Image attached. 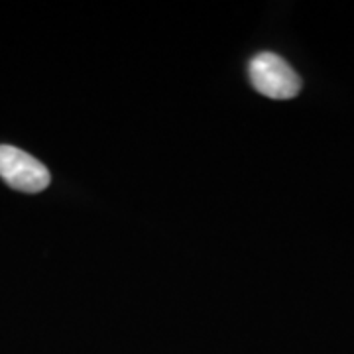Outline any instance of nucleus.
Returning a JSON list of instances; mask_svg holds the SVG:
<instances>
[{
  "label": "nucleus",
  "mask_w": 354,
  "mask_h": 354,
  "mask_svg": "<svg viewBox=\"0 0 354 354\" xmlns=\"http://www.w3.org/2000/svg\"><path fill=\"white\" fill-rule=\"evenodd\" d=\"M252 87L268 99L288 101L299 95L301 79L283 57L272 51H262L250 62Z\"/></svg>",
  "instance_id": "1"
},
{
  "label": "nucleus",
  "mask_w": 354,
  "mask_h": 354,
  "mask_svg": "<svg viewBox=\"0 0 354 354\" xmlns=\"http://www.w3.org/2000/svg\"><path fill=\"white\" fill-rule=\"evenodd\" d=\"M0 177L10 187L24 193L44 191L51 179L46 165L14 146H0Z\"/></svg>",
  "instance_id": "2"
}]
</instances>
